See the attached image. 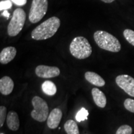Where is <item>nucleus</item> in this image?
<instances>
[{
	"mask_svg": "<svg viewBox=\"0 0 134 134\" xmlns=\"http://www.w3.org/2000/svg\"><path fill=\"white\" fill-rule=\"evenodd\" d=\"M60 26V20L57 17H52L38 25L32 32L31 37L36 41L48 39L54 36Z\"/></svg>",
	"mask_w": 134,
	"mask_h": 134,
	"instance_id": "f257e3e1",
	"label": "nucleus"
},
{
	"mask_svg": "<svg viewBox=\"0 0 134 134\" xmlns=\"http://www.w3.org/2000/svg\"><path fill=\"white\" fill-rule=\"evenodd\" d=\"M94 39L99 47L103 50L111 52H119L121 49V45L119 40L113 35L105 31L95 32Z\"/></svg>",
	"mask_w": 134,
	"mask_h": 134,
	"instance_id": "f03ea898",
	"label": "nucleus"
},
{
	"mask_svg": "<svg viewBox=\"0 0 134 134\" xmlns=\"http://www.w3.org/2000/svg\"><path fill=\"white\" fill-rule=\"evenodd\" d=\"M71 54L77 59L87 58L92 53V47L86 38L82 36L76 37L71 41L70 46Z\"/></svg>",
	"mask_w": 134,
	"mask_h": 134,
	"instance_id": "7ed1b4c3",
	"label": "nucleus"
},
{
	"mask_svg": "<svg viewBox=\"0 0 134 134\" xmlns=\"http://www.w3.org/2000/svg\"><path fill=\"white\" fill-rule=\"evenodd\" d=\"M34 110L31 111V117L36 121L43 122L48 119L49 109L47 102L41 97L36 96L32 99Z\"/></svg>",
	"mask_w": 134,
	"mask_h": 134,
	"instance_id": "20e7f679",
	"label": "nucleus"
},
{
	"mask_svg": "<svg viewBox=\"0 0 134 134\" xmlns=\"http://www.w3.org/2000/svg\"><path fill=\"white\" fill-rule=\"evenodd\" d=\"M26 19V14L24 10L21 8L15 9L8 26V35L11 37H14L19 34L24 27Z\"/></svg>",
	"mask_w": 134,
	"mask_h": 134,
	"instance_id": "39448f33",
	"label": "nucleus"
},
{
	"mask_svg": "<svg viewBox=\"0 0 134 134\" xmlns=\"http://www.w3.org/2000/svg\"><path fill=\"white\" fill-rule=\"evenodd\" d=\"M47 9V0H32L29 14L30 22L33 24L39 22L46 14Z\"/></svg>",
	"mask_w": 134,
	"mask_h": 134,
	"instance_id": "423d86ee",
	"label": "nucleus"
},
{
	"mask_svg": "<svg viewBox=\"0 0 134 134\" xmlns=\"http://www.w3.org/2000/svg\"><path fill=\"white\" fill-rule=\"evenodd\" d=\"M115 82L119 88L127 94L134 97V78L128 75H119L115 78Z\"/></svg>",
	"mask_w": 134,
	"mask_h": 134,
	"instance_id": "0eeeda50",
	"label": "nucleus"
},
{
	"mask_svg": "<svg viewBox=\"0 0 134 134\" xmlns=\"http://www.w3.org/2000/svg\"><path fill=\"white\" fill-rule=\"evenodd\" d=\"M60 70L57 66H49L47 65H38L36 68V74L42 78H52L58 76Z\"/></svg>",
	"mask_w": 134,
	"mask_h": 134,
	"instance_id": "6e6552de",
	"label": "nucleus"
},
{
	"mask_svg": "<svg viewBox=\"0 0 134 134\" xmlns=\"http://www.w3.org/2000/svg\"><path fill=\"white\" fill-rule=\"evenodd\" d=\"M63 114L61 109L58 108H55L50 112L48 115L47 124L50 129H55L59 125Z\"/></svg>",
	"mask_w": 134,
	"mask_h": 134,
	"instance_id": "1a4fd4ad",
	"label": "nucleus"
},
{
	"mask_svg": "<svg viewBox=\"0 0 134 134\" xmlns=\"http://www.w3.org/2000/svg\"><path fill=\"white\" fill-rule=\"evenodd\" d=\"M16 48L14 47H8L3 48L0 53V63L3 65L8 64L16 57Z\"/></svg>",
	"mask_w": 134,
	"mask_h": 134,
	"instance_id": "9d476101",
	"label": "nucleus"
},
{
	"mask_svg": "<svg viewBox=\"0 0 134 134\" xmlns=\"http://www.w3.org/2000/svg\"><path fill=\"white\" fill-rule=\"evenodd\" d=\"M14 86V82L9 76H3L0 80V93L5 96L9 95L13 92Z\"/></svg>",
	"mask_w": 134,
	"mask_h": 134,
	"instance_id": "9b49d317",
	"label": "nucleus"
},
{
	"mask_svg": "<svg viewBox=\"0 0 134 134\" xmlns=\"http://www.w3.org/2000/svg\"><path fill=\"white\" fill-rule=\"evenodd\" d=\"M6 123L8 127L11 130L16 131L19 129L20 121L18 113L14 110H10L6 117Z\"/></svg>",
	"mask_w": 134,
	"mask_h": 134,
	"instance_id": "f8f14e48",
	"label": "nucleus"
},
{
	"mask_svg": "<svg viewBox=\"0 0 134 134\" xmlns=\"http://www.w3.org/2000/svg\"><path fill=\"white\" fill-rule=\"evenodd\" d=\"M91 94L95 104L99 108H104L107 103V99L104 93L98 88H94L92 89Z\"/></svg>",
	"mask_w": 134,
	"mask_h": 134,
	"instance_id": "ddd939ff",
	"label": "nucleus"
},
{
	"mask_svg": "<svg viewBox=\"0 0 134 134\" xmlns=\"http://www.w3.org/2000/svg\"><path fill=\"white\" fill-rule=\"evenodd\" d=\"M85 79L94 86L102 87L105 85L104 80L100 75L93 71H87L85 74Z\"/></svg>",
	"mask_w": 134,
	"mask_h": 134,
	"instance_id": "4468645a",
	"label": "nucleus"
},
{
	"mask_svg": "<svg viewBox=\"0 0 134 134\" xmlns=\"http://www.w3.org/2000/svg\"><path fill=\"white\" fill-rule=\"evenodd\" d=\"M42 90L43 93L48 96H53L57 93L56 85L52 81L48 80H47L42 83Z\"/></svg>",
	"mask_w": 134,
	"mask_h": 134,
	"instance_id": "2eb2a0df",
	"label": "nucleus"
},
{
	"mask_svg": "<svg viewBox=\"0 0 134 134\" xmlns=\"http://www.w3.org/2000/svg\"><path fill=\"white\" fill-rule=\"evenodd\" d=\"M64 129L67 134H80L79 129L75 120L70 119L65 122Z\"/></svg>",
	"mask_w": 134,
	"mask_h": 134,
	"instance_id": "dca6fc26",
	"label": "nucleus"
},
{
	"mask_svg": "<svg viewBox=\"0 0 134 134\" xmlns=\"http://www.w3.org/2000/svg\"><path fill=\"white\" fill-rule=\"evenodd\" d=\"M88 111L85 108H82L78 112L76 115V119L78 122L88 119Z\"/></svg>",
	"mask_w": 134,
	"mask_h": 134,
	"instance_id": "f3484780",
	"label": "nucleus"
},
{
	"mask_svg": "<svg viewBox=\"0 0 134 134\" xmlns=\"http://www.w3.org/2000/svg\"><path fill=\"white\" fill-rule=\"evenodd\" d=\"M123 35L125 39L132 46H134V31L131 29H125Z\"/></svg>",
	"mask_w": 134,
	"mask_h": 134,
	"instance_id": "a211bd4d",
	"label": "nucleus"
},
{
	"mask_svg": "<svg viewBox=\"0 0 134 134\" xmlns=\"http://www.w3.org/2000/svg\"><path fill=\"white\" fill-rule=\"evenodd\" d=\"M132 128L129 125H121L117 130L115 134H132Z\"/></svg>",
	"mask_w": 134,
	"mask_h": 134,
	"instance_id": "6ab92c4d",
	"label": "nucleus"
},
{
	"mask_svg": "<svg viewBox=\"0 0 134 134\" xmlns=\"http://www.w3.org/2000/svg\"><path fill=\"white\" fill-rule=\"evenodd\" d=\"M7 115V108L4 105H1L0 106V127H2L4 125Z\"/></svg>",
	"mask_w": 134,
	"mask_h": 134,
	"instance_id": "aec40b11",
	"label": "nucleus"
},
{
	"mask_svg": "<svg viewBox=\"0 0 134 134\" xmlns=\"http://www.w3.org/2000/svg\"><path fill=\"white\" fill-rule=\"evenodd\" d=\"M124 105L125 109L132 113H134V99L130 98L126 99L124 100Z\"/></svg>",
	"mask_w": 134,
	"mask_h": 134,
	"instance_id": "412c9836",
	"label": "nucleus"
},
{
	"mask_svg": "<svg viewBox=\"0 0 134 134\" xmlns=\"http://www.w3.org/2000/svg\"><path fill=\"white\" fill-rule=\"evenodd\" d=\"M12 1L11 0L1 1V2H0V10L4 11V10L11 9L12 7Z\"/></svg>",
	"mask_w": 134,
	"mask_h": 134,
	"instance_id": "4be33fe9",
	"label": "nucleus"
},
{
	"mask_svg": "<svg viewBox=\"0 0 134 134\" xmlns=\"http://www.w3.org/2000/svg\"><path fill=\"white\" fill-rule=\"evenodd\" d=\"M11 1L17 6H24L27 3V0H11Z\"/></svg>",
	"mask_w": 134,
	"mask_h": 134,
	"instance_id": "5701e85b",
	"label": "nucleus"
},
{
	"mask_svg": "<svg viewBox=\"0 0 134 134\" xmlns=\"http://www.w3.org/2000/svg\"><path fill=\"white\" fill-rule=\"evenodd\" d=\"M2 15L5 18H6L7 19H9V17H10V13L8 12V10H4V11H3Z\"/></svg>",
	"mask_w": 134,
	"mask_h": 134,
	"instance_id": "b1692460",
	"label": "nucleus"
},
{
	"mask_svg": "<svg viewBox=\"0 0 134 134\" xmlns=\"http://www.w3.org/2000/svg\"><path fill=\"white\" fill-rule=\"evenodd\" d=\"M101 1L105 3H113V1H115V0H101Z\"/></svg>",
	"mask_w": 134,
	"mask_h": 134,
	"instance_id": "393cba45",
	"label": "nucleus"
},
{
	"mask_svg": "<svg viewBox=\"0 0 134 134\" xmlns=\"http://www.w3.org/2000/svg\"><path fill=\"white\" fill-rule=\"evenodd\" d=\"M0 134H3V133H0Z\"/></svg>",
	"mask_w": 134,
	"mask_h": 134,
	"instance_id": "a878e982",
	"label": "nucleus"
},
{
	"mask_svg": "<svg viewBox=\"0 0 134 134\" xmlns=\"http://www.w3.org/2000/svg\"><path fill=\"white\" fill-rule=\"evenodd\" d=\"M85 134H87V133H85Z\"/></svg>",
	"mask_w": 134,
	"mask_h": 134,
	"instance_id": "bb28decb",
	"label": "nucleus"
}]
</instances>
